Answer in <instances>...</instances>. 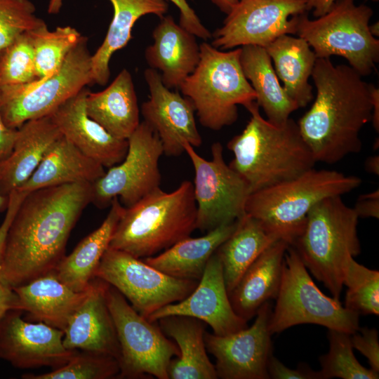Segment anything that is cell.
Listing matches in <instances>:
<instances>
[{
    "mask_svg": "<svg viewBox=\"0 0 379 379\" xmlns=\"http://www.w3.org/2000/svg\"><path fill=\"white\" fill-rule=\"evenodd\" d=\"M93 183L73 182L27 193L8 230L0 282L13 288L55 270L70 233L93 201Z\"/></svg>",
    "mask_w": 379,
    "mask_h": 379,
    "instance_id": "cell-1",
    "label": "cell"
},
{
    "mask_svg": "<svg viewBox=\"0 0 379 379\" xmlns=\"http://www.w3.org/2000/svg\"><path fill=\"white\" fill-rule=\"evenodd\" d=\"M314 102L297 122L316 162L335 164L361 151L362 128L371 121V85L350 65L317 58Z\"/></svg>",
    "mask_w": 379,
    "mask_h": 379,
    "instance_id": "cell-2",
    "label": "cell"
},
{
    "mask_svg": "<svg viewBox=\"0 0 379 379\" xmlns=\"http://www.w3.org/2000/svg\"><path fill=\"white\" fill-rule=\"evenodd\" d=\"M245 108L251 118L227 147L234 154L229 166L246 181L251 193L314 168L316 161L297 122L289 118L282 125L270 123L262 117L255 101Z\"/></svg>",
    "mask_w": 379,
    "mask_h": 379,
    "instance_id": "cell-3",
    "label": "cell"
},
{
    "mask_svg": "<svg viewBox=\"0 0 379 379\" xmlns=\"http://www.w3.org/2000/svg\"><path fill=\"white\" fill-rule=\"evenodd\" d=\"M196 221L192 182L185 180L171 192L159 187L124 208L109 247L138 258L154 256L190 237Z\"/></svg>",
    "mask_w": 379,
    "mask_h": 379,
    "instance_id": "cell-4",
    "label": "cell"
},
{
    "mask_svg": "<svg viewBox=\"0 0 379 379\" xmlns=\"http://www.w3.org/2000/svg\"><path fill=\"white\" fill-rule=\"evenodd\" d=\"M361 184L357 176L312 168L293 179L251 192L245 213L291 246L302 233L307 215L317 202L342 196Z\"/></svg>",
    "mask_w": 379,
    "mask_h": 379,
    "instance_id": "cell-5",
    "label": "cell"
},
{
    "mask_svg": "<svg viewBox=\"0 0 379 379\" xmlns=\"http://www.w3.org/2000/svg\"><path fill=\"white\" fill-rule=\"evenodd\" d=\"M358 219L341 196L324 198L309 211L302 233L291 245L306 268L337 299L347 259L361 253Z\"/></svg>",
    "mask_w": 379,
    "mask_h": 379,
    "instance_id": "cell-6",
    "label": "cell"
},
{
    "mask_svg": "<svg viewBox=\"0 0 379 379\" xmlns=\"http://www.w3.org/2000/svg\"><path fill=\"white\" fill-rule=\"evenodd\" d=\"M199 49L197 66L179 89L192 102L200 124L218 131L233 124L237 105L246 107L256 94L241 66V47L225 52L203 42Z\"/></svg>",
    "mask_w": 379,
    "mask_h": 379,
    "instance_id": "cell-7",
    "label": "cell"
},
{
    "mask_svg": "<svg viewBox=\"0 0 379 379\" xmlns=\"http://www.w3.org/2000/svg\"><path fill=\"white\" fill-rule=\"evenodd\" d=\"M373 10L355 0H335L329 11L310 20L306 12L296 16V33L317 58L338 55L361 77L370 75L379 61V40L369 30Z\"/></svg>",
    "mask_w": 379,
    "mask_h": 379,
    "instance_id": "cell-8",
    "label": "cell"
},
{
    "mask_svg": "<svg viewBox=\"0 0 379 379\" xmlns=\"http://www.w3.org/2000/svg\"><path fill=\"white\" fill-rule=\"evenodd\" d=\"M276 300L269 324L272 335L302 324H317L350 334L359 328V314L345 307L339 299L321 292L291 246L284 255Z\"/></svg>",
    "mask_w": 379,
    "mask_h": 379,
    "instance_id": "cell-9",
    "label": "cell"
},
{
    "mask_svg": "<svg viewBox=\"0 0 379 379\" xmlns=\"http://www.w3.org/2000/svg\"><path fill=\"white\" fill-rule=\"evenodd\" d=\"M91 57L88 38L81 36L52 77L26 84L1 86V113L4 124L17 129L28 120L46 117L93 84Z\"/></svg>",
    "mask_w": 379,
    "mask_h": 379,
    "instance_id": "cell-10",
    "label": "cell"
},
{
    "mask_svg": "<svg viewBox=\"0 0 379 379\" xmlns=\"http://www.w3.org/2000/svg\"><path fill=\"white\" fill-rule=\"evenodd\" d=\"M106 298L120 347L118 376L140 378L150 375L169 379L171 361L180 354L178 345L166 337L156 321L151 322L139 314L109 284Z\"/></svg>",
    "mask_w": 379,
    "mask_h": 379,
    "instance_id": "cell-11",
    "label": "cell"
},
{
    "mask_svg": "<svg viewBox=\"0 0 379 379\" xmlns=\"http://www.w3.org/2000/svg\"><path fill=\"white\" fill-rule=\"evenodd\" d=\"M94 278L117 289L142 316L187 298L199 281L168 276L132 255L112 248L103 254Z\"/></svg>",
    "mask_w": 379,
    "mask_h": 379,
    "instance_id": "cell-12",
    "label": "cell"
},
{
    "mask_svg": "<svg viewBox=\"0 0 379 379\" xmlns=\"http://www.w3.org/2000/svg\"><path fill=\"white\" fill-rule=\"evenodd\" d=\"M184 149L194 170L196 230L208 232L241 217L251 192L246 181L226 164L222 145L217 142L211 145L210 160L201 157L189 143L184 145Z\"/></svg>",
    "mask_w": 379,
    "mask_h": 379,
    "instance_id": "cell-13",
    "label": "cell"
},
{
    "mask_svg": "<svg viewBox=\"0 0 379 379\" xmlns=\"http://www.w3.org/2000/svg\"><path fill=\"white\" fill-rule=\"evenodd\" d=\"M128 143L124 159L93 183L92 203L99 208L110 205L115 197L128 208L160 187L159 161L164 149L157 133L143 121Z\"/></svg>",
    "mask_w": 379,
    "mask_h": 379,
    "instance_id": "cell-14",
    "label": "cell"
},
{
    "mask_svg": "<svg viewBox=\"0 0 379 379\" xmlns=\"http://www.w3.org/2000/svg\"><path fill=\"white\" fill-rule=\"evenodd\" d=\"M306 11V0H239L211 44L219 50L265 48L281 35L295 34L296 16Z\"/></svg>",
    "mask_w": 379,
    "mask_h": 379,
    "instance_id": "cell-15",
    "label": "cell"
},
{
    "mask_svg": "<svg viewBox=\"0 0 379 379\" xmlns=\"http://www.w3.org/2000/svg\"><path fill=\"white\" fill-rule=\"evenodd\" d=\"M272 304L265 302L254 323L237 332L220 336L205 331L206 350L215 358V368L221 379H269L267 362L272 354L269 324Z\"/></svg>",
    "mask_w": 379,
    "mask_h": 379,
    "instance_id": "cell-16",
    "label": "cell"
},
{
    "mask_svg": "<svg viewBox=\"0 0 379 379\" xmlns=\"http://www.w3.org/2000/svg\"><path fill=\"white\" fill-rule=\"evenodd\" d=\"M22 310H11L0 321V359L15 367L29 368L65 364L78 350H67L64 332L42 322L22 319Z\"/></svg>",
    "mask_w": 379,
    "mask_h": 379,
    "instance_id": "cell-17",
    "label": "cell"
},
{
    "mask_svg": "<svg viewBox=\"0 0 379 379\" xmlns=\"http://www.w3.org/2000/svg\"><path fill=\"white\" fill-rule=\"evenodd\" d=\"M144 77L149 91V100L141 105L146 121L158 134L164 154L178 157L184 152V145L193 147L202 144L195 121L192 102L178 92L166 87L156 69L148 68Z\"/></svg>",
    "mask_w": 379,
    "mask_h": 379,
    "instance_id": "cell-18",
    "label": "cell"
},
{
    "mask_svg": "<svg viewBox=\"0 0 379 379\" xmlns=\"http://www.w3.org/2000/svg\"><path fill=\"white\" fill-rule=\"evenodd\" d=\"M170 315L188 316L209 325L213 333L224 336L248 326L234 311L227 293L220 260L215 253L208 260L195 289L185 299L159 309L146 319L151 322Z\"/></svg>",
    "mask_w": 379,
    "mask_h": 379,
    "instance_id": "cell-19",
    "label": "cell"
},
{
    "mask_svg": "<svg viewBox=\"0 0 379 379\" xmlns=\"http://www.w3.org/2000/svg\"><path fill=\"white\" fill-rule=\"evenodd\" d=\"M89 90L85 87L59 105L48 116L62 135L86 156L105 168L121 163L128 151V140L109 134L90 118L85 100Z\"/></svg>",
    "mask_w": 379,
    "mask_h": 379,
    "instance_id": "cell-20",
    "label": "cell"
},
{
    "mask_svg": "<svg viewBox=\"0 0 379 379\" xmlns=\"http://www.w3.org/2000/svg\"><path fill=\"white\" fill-rule=\"evenodd\" d=\"M108 286L98 278L91 281L87 297L63 331L62 343L67 350L107 355L119 361L120 347L106 298Z\"/></svg>",
    "mask_w": 379,
    "mask_h": 379,
    "instance_id": "cell-21",
    "label": "cell"
},
{
    "mask_svg": "<svg viewBox=\"0 0 379 379\" xmlns=\"http://www.w3.org/2000/svg\"><path fill=\"white\" fill-rule=\"evenodd\" d=\"M154 42L147 47L145 58L149 68L159 70L168 88H180L200 59L196 36L170 16H162L152 32Z\"/></svg>",
    "mask_w": 379,
    "mask_h": 379,
    "instance_id": "cell-22",
    "label": "cell"
},
{
    "mask_svg": "<svg viewBox=\"0 0 379 379\" xmlns=\"http://www.w3.org/2000/svg\"><path fill=\"white\" fill-rule=\"evenodd\" d=\"M62 135L48 115L30 119L17 128L10 154L0 161V194L8 197L39 165L49 147Z\"/></svg>",
    "mask_w": 379,
    "mask_h": 379,
    "instance_id": "cell-23",
    "label": "cell"
},
{
    "mask_svg": "<svg viewBox=\"0 0 379 379\" xmlns=\"http://www.w3.org/2000/svg\"><path fill=\"white\" fill-rule=\"evenodd\" d=\"M290 245L279 239L249 266L229 294L235 313L249 321L266 302L276 299L281 281L285 253Z\"/></svg>",
    "mask_w": 379,
    "mask_h": 379,
    "instance_id": "cell-24",
    "label": "cell"
},
{
    "mask_svg": "<svg viewBox=\"0 0 379 379\" xmlns=\"http://www.w3.org/2000/svg\"><path fill=\"white\" fill-rule=\"evenodd\" d=\"M13 289L20 310L37 322L64 331L87 297L90 285L84 291H74L60 281L53 271Z\"/></svg>",
    "mask_w": 379,
    "mask_h": 379,
    "instance_id": "cell-25",
    "label": "cell"
},
{
    "mask_svg": "<svg viewBox=\"0 0 379 379\" xmlns=\"http://www.w3.org/2000/svg\"><path fill=\"white\" fill-rule=\"evenodd\" d=\"M85 105L88 116L119 139L128 140L140 123L132 76L126 69L103 91H89Z\"/></svg>",
    "mask_w": 379,
    "mask_h": 379,
    "instance_id": "cell-26",
    "label": "cell"
},
{
    "mask_svg": "<svg viewBox=\"0 0 379 379\" xmlns=\"http://www.w3.org/2000/svg\"><path fill=\"white\" fill-rule=\"evenodd\" d=\"M161 331L176 343L180 354L171 361L170 379H216L204 342L206 323L188 316L170 315L157 321Z\"/></svg>",
    "mask_w": 379,
    "mask_h": 379,
    "instance_id": "cell-27",
    "label": "cell"
},
{
    "mask_svg": "<svg viewBox=\"0 0 379 379\" xmlns=\"http://www.w3.org/2000/svg\"><path fill=\"white\" fill-rule=\"evenodd\" d=\"M105 167L62 135L47 149L39 165L20 187L23 192L73 182L94 183Z\"/></svg>",
    "mask_w": 379,
    "mask_h": 379,
    "instance_id": "cell-28",
    "label": "cell"
},
{
    "mask_svg": "<svg viewBox=\"0 0 379 379\" xmlns=\"http://www.w3.org/2000/svg\"><path fill=\"white\" fill-rule=\"evenodd\" d=\"M109 206V212L100 226L83 239L54 270L58 279L74 291L88 288L125 208L117 197Z\"/></svg>",
    "mask_w": 379,
    "mask_h": 379,
    "instance_id": "cell-29",
    "label": "cell"
},
{
    "mask_svg": "<svg viewBox=\"0 0 379 379\" xmlns=\"http://www.w3.org/2000/svg\"><path fill=\"white\" fill-rule=\"evenodd\" d=\"M237 225V220L221 225L204 236L188 237L157 255L145 258L143 260L168 276L199 281L208 260L232 234Z\"/></svg>",
    "mask_w": 379,
    "mask_h": 379,
    "instance_id": "cell-30",
    "label": "cell"
},
{
    "mask_svg": "<svg viewBox=\"0 0 379 379\" xmlns=\"http://www.w3.org/2000/svg\"><path fill=\"white\" fill-rule=\"evenodd\" d=\"M243 72L256 94L255 102L264 110L267 121L284 124L299 108L281 86L266 49L255 45L241 46Z\"/></svg>",
    "mask_w": 379,
    "mask_h": 379,
    "instance_id": "cell-31",
    "label": "cell"
},
{
    "mask_svg": "<svg viewBox=\"0 0 379 379\" xmlns=\"http://www.w3.org/2000/svg\"><path fill=\"white\" fill-rule=\"evenodd\" d=\"M265 48L285 92L299 108L306 107L313 98L309 78L317 58L308 43L299 36L284 34Z\"/></svg>",
    "mask_w": 379,
    "mask_h": 379,
    "instance_id": "cell-32",
    "label": "cell"
},
{
    "mask_svg": "<svg viewBox=\"0 0 379 379\" xmlns=\"http://www.w3.org/2000/svg\"><path fill=\"white\" fill-rule=\"evenodd\" d=\"M109 1L113 6V18L103 42L91 57L92 84L100 86L109 81L111 58L128 44L135 22L147 14L161 18L168 9L165 0Z\"/></svg>",
    "mask_w": 379,
    "mask_h": 379,
    "instance_id": "cell-33",
    "label": "cell"
},
{
    "mask_svg": "<svg viewBox=\"0 0 379 379\" xmlns=\"http://www.w3.org/2000/svg\"><path fill=\"white\" fill-rule=\"evenodd\" d=\"M277 240L279 239L248 214L245 213L237 220L234 232L215 252L222 265L228 294L249 266Z\"/></svg>",
    "mask_w": 379,
    "mask_h": 379,
    "instance_id": "cell-34",
    "label": "cell"
},
{
    "mask_svg": "<svg viewBox=\"0 0 379 379\" xmlns=\"http://www.w3.org/2000/svg\"><path fill=\"white\" fill-rule=\"evenodd\" d=\"M38 80L44 81L55 74L65 58L82 36L70 26L58 27L50 31L47 25L31 31Z\"/></svg>",
    "mask_w": 379,
    "mask_h": 379,
    "instance_id": "cell-35",
    "label": "cell"
},
{
    "mask_svg": "<svg viewBox=\"0 0 379 379\" xmlns=\"http://www.w3.org/2000/svg\"><path fill=\"white\" fill-rule=\"evenodd\" d=\"M347 286L344 307L359 315L379 314V272L359 264L354 257L347 261L343 277Z\"/></svg>",
    "mask_w": 379,
    "mask_h": 379,
    "instance_id": "cell-36",
    "label": "cell"
},
{
    "mask_svg": "<svg viewBox=\"0 0 379 379\" xmlns=\"http://www.w3.org/2000/svg\"><path fill=\"white\" fill-rule=\"evenodd\" d=\"M329 351L319 357L322 379H378L379 373L363 366L357 359L350 334L328 329Z\"/></svg>",
    "mask_w": 379,
    "mask_h": 379,
    "instance_id": "cell-37",
    "label": "cell"
},
{
    "mask_svg": "<svg viewBox=\"0 0 379 379\" xmlns=\"http://www.w3.org/2000/svg\"><path fill=\"white\" fill-rule=\"evenodd\" d=\"M114 357L79 350L63 366L42 374L27 373L24 379H108L119 375Z\"/></svg>",
    "mask_w": 379,
    "mask_h": 379,
    "instance_id": "cell-38",
    "label": "cell"
},
{
    "mask_svg": "<svg viewBox=\"0 0 379 379\" xmlns=\"http://www.w3.org/2000/svg\"><path fill=\"white\" fill-rule=\"evenodd\" d=\"M31 31L22 34L0 51L1 86L38 80Z\"/></svg>",
    "mask_w": 379,
    "mask_h": 379,
    "instance_id": "cell-39",
    "label": "cell"
},
{
    "mask_svg": "<svg viewBox=\"0 0 379 379\" xmlns=\"http://www.w3.org/2000/svg\"><path fill=\"white\" fill-rule=\"evenodd\" d=\"M29 0H0V51L22 34L46 24Z\"/></svg>",
    "mask_w": 379,
    "mask_h": 379,
    "instance_id": "cell-40",
    "label": "cell"
},
{
    "mask_svg": "<svg viewBox=\"0 0 379 379\" xmlns=\"http://www.w3.org/2000/svg\"><path fill=\"white\" fill-rule=\"evenodd\" d=\"M350 340L353 349L357 350L365 356L368 361L371 369L379 373L378 331L375 328L359 327L357 331L350 334Z\"/></svg>",
    "mask_w": 379,
    "mask_h": 379,
    "instance_id": "cell-41",
    "label": "cell"
},
{
    "mask_svg": "<svg viewBox=\"0 0 379 379\" xmlns=\"http://www.w3.org/2000/svg\"><path fill=\"white\" fill-rule=\"evenodd\" d=\"M267 373L273 379H322L320 371H314L309 365L301 363L295 368L286 367L272 354L267 362Z\"/></svg>",
    "mask_w": 379,
    "mask_h": 379,
    "instance_id": "cell-42",
    "label": "cell"
},
{
    "mask_svg": "<svg viewBox=\"0 0 379 379\" xmlns=\"http://www.w3.org/2000/svg\"><path fill=\"white\" fill-rule=\"evenodd\" d=\"M180 10V25L197 37L204 40L211 38L212 34L188 5L187 0H169Z\"/></svg>",
    "mask_w": 379,
    "mask_h": 379,
    "instance_id": "cell-43",
    "label": "cell"
},
{
    "mask_svg": "<svg viewBox=\"0 0 379 379\" xmlns=\"http://www.w3.org/2000/svg\"><path fill=\"white\" fill-rule=\"evenodd\" d=\"M26 194V192L20 190H14L8 195L6 212L4 220L0 225V262L4 253L6 236L10 225Z\"/></svg>",
    "mask_w": 379,
    "mask_h": 379,
    "instance_id": "cell-44",
    "label": "cell"
},
{
    "mask_svg": "<svg viewBox=\"0 0 379 379\" xmlns=\"http://www.w3.org/2000/svg\"><path fill=\"white\" fill-rule=\"evenodd\" d=\"M359 218H379V190L360 195L354 207Z\"/></svg>",
    "mask_w": 379,
    "mask_h": 379,
    "instance_id": "cell-45",
    "label": "cell"
},
{
    "mask_svg": "<svg viewBox=\"0 0 379 379\" xmlns=\"http://www.w3.org/2000/svg\"><path fill=\"white\" fill-rule=\"evenodd\" d=\"M16 131L17 129L8 128L4 124L1 117L0 100V161L4 160L10 154L16 135Z\"/></svg>",
    "mask_w": 379,
    "mask_h": 379,
    "instance_id": "cell-46",
    "label": "cell"
},
{
    "mask_svg": "<svg viewBox=\"0 0 379 379\" xmlns=\"http://www.w3.org/2000/svg\"><path fill=\"white\" fill-rule=\"evenodd\" d=\"M11 310H20L18 296L13 288L0 282V321Z\"/></svg>",
    "mask_w": 379,
    "mask_h": 379,
    "instance_id": "cell-47",
    "label": "cell"
},
{
    "mask_svg": "<svg viewBox=\"0 0 379 379\" xmlns=\"http://www.w3.org/2000/svg\"><path fill=\"white\" fill-rule=\"evenodd\" d=\"M335 0H306V9H313V15L316 18L326 14ZM378 1V0H373Z\"/></svg>",
    "mask_w": 379,
    "mask_h": 379,
    "instance_id": "cell-48",
    "label": "cell"
},
{
    "mask_svg": "<svg viewBox=\"0 0 379 379\" xmlns=\"http://www.w3.org/2000/svg\"><path fill=\"white\" fill-rule=\"evenodd\" d=\"M371 100L373 104L371 121L377 133L379 132V89L371 85Z\"/></svg>",
    "mask_w": 379,
    "mask_h": 379,
    "instance_id": "cell-49",
    "label": "cell"
},
{
    "mask_svg": "<svg viewBox=\"0 0 379 379\" xmlns=\"http://www.w3.org/2000/svg\"><path fill=\"white\" fill-rule=\"evenodd\" d=\"M366 171L375 175H379V156L373 155L368 157L364 164Z\"/></svg>",
    "mask_w": 379,
    "mask_h": 379,
    "instance_id": "cell-50",
    "label": "cell"
},
{
    "mask_svg": "<svg viewBox=\"0 0 379 379\" xmlns=\"http://www.w3.org/2000/svg\"><path fill=\"white\" fill-rule=\"evenodd\" d=\"M227 14L235 6L239 0H213Z\"/></svg>",
    "mask_w": 379,
    "mask_h": 379,
    "instance_id": "cell-51",
    "label": "cell"
},
{
    "mask_svg": "<svg viewBox=\"0 0 379 379\" xmlns=\"http://www.w3.org/2000/svg\"><path fill=\"white\" fill-rule=\"evenodd\" d=\"M62 0H49L48 12L49 14H58L62 7Z\"/></svg>",
    "mask_w": 379,
    "mask_h": 379,
    "instance_id": "cell-52",
    "label": "cell"
},
{
    "mask_svg": "<svg viewBox=\"0 0 379 379\" xmlns=\"http://www.w3.org/2000/svg\"><path fill=\"white\" fill-rule=\"evenodd\" d=\"M369 30L373 36H379V24L378 22H375L373 25H369Z\"/></svg>",
    "mask_w": 379,
    "mask_h": 379,
    "instance_id": "cell-53",
    "label": "cell"
},
{
    "mask_svg": "<svg viewBox=\"0 0 379 379\" xmlns=\"http://www.w3.org/2000/svg\"><path fill=\"white\" fill-rule=\"evenodd\" d=\"M8 197L0 194V211H4L7 208Z\"/></svg>",
    "mask_w": 379,
    "mask_h": 379,
    "instance_id": "cell-54",
    "label": "cell"
},
{
    "mask_svg": "<svg viewBox=\"0 0 379 379\" xmlns=\"http://www.w3.org/2000/svg\"><path fill=\"white\" fill-rule=\"evenodd\" d=\"M374 146L376 147V142L374 143ZM377 147H378V139L377 140Z\"/></svg>",
    "mask_w": 379,
    "mask_h": 379,
    "instance_id": "cell-55",
    "label": "cell"
}]
</instances>
